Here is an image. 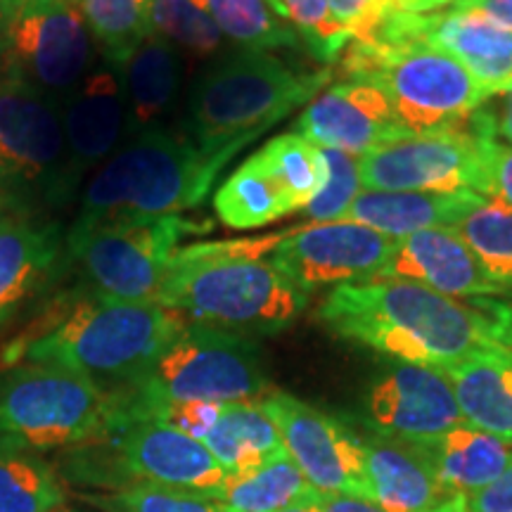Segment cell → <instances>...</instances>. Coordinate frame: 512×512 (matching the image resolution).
Wrapping results in <instances>:
<instances>
[{
	"label": "cell",
	"mask_w": 512,
	"mask_h": 512,
	"mask_svg": "<svg viewBox=\"0 0 512 512\" xmlns=\"http://www.w3.org/2000/svg\"><path fill=\"white\" fill-rule=\"evenodd\" d=\"M366 446V498L387 512H432L453 494L408 441L373 437Z\"/></svg>",
	"instance_id": "23"
},
{
	"label": "cell",
	"mask_w": 512,
	"mask_h": 512,
	"mask_svg": "<svg viewBox=\"0 0 512 512\" xmlns=\"http://www.w3.org/2000/svg\"><path fill=\"white\" fill-rule=\"evenodd\" d=\"M294 133L328 150L363 157L377 147L411 138L396 117L382 91L366 81H339L316 95L302 117L294 121Z\"/></svg>",
	"instance_id": "18"
},
{
	"label": "cell",
	"mask_w": 512,
	"mask_h": 512,
	"mask_svg": "<svg viewBox=\"0 0 512 512\" xmlns=\"http://www.w3.org/2000/svg\"><path fill=\"white\" fill-rule=\"evenodd\" d=\"M221 223L235 230L261 228L294 214V207L261 157L254 155L230 174L214 195Z\"/></svg>",
	"instance_id": "28"
},
{
	"label": "cell",
	"mask_w": 512,
	"mask_h": 512,
	"mask_svg": "<svg viewBox=\"0 0 512 512\" xmlns=\"http://www.w3.org/2000/svg\"><path fill=\"white\" fill-rule=\"evenodd\" d=\"M394 249V238L361 223H309L287 230L268 259L297 290L311 294L325 285L380 278Z\"/></svg>",
	"instance_id": "14"
},
{
	"label": "cell",
	"mask_w": 512,
	"mask_h": 512,
	"mask_svg": "<svg viewBox=\"0 0 512 512\" xmlns=\"http://www.w3.org/2000/svg\"><path fill=\"white\" fill-rule=\"evenodd\" d=\"M211 19L219 24L223 36L242 50L299 48L297 31L275 12L268 0H197Z\"/></svg>",
	"instance_id": "31"
},
{
	"label": "cell",
	"mask_w": 512,
	"mask_h": 512,
	"mask_svg": "<svg viewBox=\"0 0 512 512\" xmlns=\"http://www.w3.org/2000/svg\"><path fill=\"white\" fill-rule=\"evenodd\" d=\"M0 176L43 192L50 204L74 195L60 102L8 74H0Z\"/></svg>",
	"instance_id": "12"
},
{
	"label": "cell",
	"mask_w": 512,
	"mask_h": 512,
	"mask_svg": "<svg viewBox=\"0 0 512 512\" xmlns=\"http://www.w3.org/2000/svg\"><path fill=\"white\" fill-rule=\"evenodd\" d=\"M259 403L278 427L285 453L318 494L366 498V446L349 427L285 392H271Z\"/></svg>",
	"instance_id": "15"
},
{
	"label": "cell",
	"mask_w": 512,
	"mask_h": 512,
	"mask_svg": "<svg viewBox=\"0 0 512 512\" xmlns=\"http://www.w3.org/2000/svg\"><path fill=\"white\" fill-rule=\"evenodd\" d=\"M484 155H486V197L489 200L503 202L505 207L512 209V147H505L496 140H484Z\"/></svg>",
	"instance_id": "40"
},
{
	"label": "cell",
	"mask_w": 512,
	"mask_h": 512,
	"mask_svg": "<svg viewBox=\"0 0 512 512\" xmlns=\"http://www.w3.org/2000/svg\"><path fill=\"white\" fill-rule=\"evenodd\" d=\"M110 448V470L117 472L112 489L133 484H155L204 494L219 501L228 472L200 439L155 420L124 422L105 441Z\"/></svg>",
	"instance_id": "13"
},
{
	"label": "cell",
	"mask_w": 512,
	"mask_h": 512,
	"mask_svg": "<svg viewBox=\"0 0 512 512\" xmlns=\"http://www.w3.org/2000/svg\"><path fill=\"white\" fill-rule=\"evenodd\" d=\"M484 140L470 124L403 138L358 157V176L363 190H475L486 197Z\"/></svg>",
	"instance_id": "11"
},
{
	"label": "cell",
	"mask_w": 512,
	"mask_h": 512,
	"mask_svg": "<svg viewBox=\"0 0 512 512\" xmlns=\"http://www.w3.org/2000/svg\"><path fill=\"white\" fill-rule=\"evenodd\" d=\"M323 152L325 159H328V183L306 204L302 214L306 219L318 223L344 221L358 192L363 190L361 176H358V157H351L339 150H328V147H323Z\"/></svg>",
	"instance_id": "38"
},
{
	"label": "cell",
	"mask_w": 512,
	"mask_h": 512,
	"mask_svg": "<svg viewBox=\"0 0 512 512\" xmlns=\"http://www.w3.org/2000/svg\"><path fill=\"white\" fill-rule=\"evenodd\" d=\"M150 34L195 57L221 55L228 38L197 0H152Z\"/></svg>",
	"instance_id": "34"
},
{
	"label": "cell",
	"mask_w": 512,
	"mask_h": 512,
	"mask_svg": "<svg viewBox=\"0 0 512 512\" xmlns=\"http://www.w3.org/2000/svg\"><path fill=\"white\" fill-rule=\"evenodd\" d=\"M332 19L349 41L363 38L394 12L392 0H330Z\"/></svg>",
	"instance_id": "39"
},
{
	"label": "cell",
	"mask_w": 512,
	"mask_h": 512,
	"mask_svg": "<svg viewBox=\"0 0 512 512\" xmlns=\"http://www.w3.org/2000/svg\"><path fill=\"white\" fill-rule=\"evenodd\" d=\"M202 444L219 460L228 477L245 475L285 453L278 427L259 401L223 403L214 430Z\"/></svg>",
	"instance_id": "27"
},
{
	"label": "cell",
	"mask_w": 512,
	"mask_h": 512,
	"mask_svg": "<svg viewBox=\"0 0 512 512\" xmlns=\"http://www.w3.org/2000/svg\"><path fill=\"white\" fill-rule=\"evenodd\" d=\"M432 512H467V498L463 494H453L451 498H446L439 508H434Z\"/></svg>",
	"instance_id": "48"
},
{
	"label": "cell",
	"mask_w": 512,
	"mask_h": 512,
	"mask_svg": "<svg viewBox=\"0 0 512 512\" xmlns=\"http://www.w3.org/2000/svg\"><path fill=\"white\" fill-rule=\"evenodd\" d=\"M79 10L107 60L117 67L150 36L152 0H79Z\"/></svg>",
	"instance_id": "33"
},
{
	"label": "cell",
	"mask_w": 512,
	"mask_h": 512,
	"mask_svg": "<svg viewBox=\"0 0 512 512\" xmlns=\"http://www.w3.org/2000/svg\"><path fill=\"white\" fill-rule=\"evenodd\" d=\"M188 318L162 304L119 302L95 290L57 297L17 335L0 366L46 363L105 382L133 384L157 363Z\"/></svg>",
	"instance_id": "2"
},
{
	"label": "cell",
	"mask_w": 512,
	"mask_h": 512,
	"mask_svg": "<svg viewBox=\"0 0 512 512\" xmlns=\"http://www.w3.org/2000/svg\"><path fill=\"white\" fill-rule=\"evenodd\" d=\"M72 3H76V5H79V0H72Z\"/></svg>",
	"instance_id": "52"
},
{
	"label": "cell",
	"mask_w": 512,
	"mask_h": 512,
	"mask_svg": "<svg viewBox=\"0 0 512 512\" xmlns=\"http://www.w3.org/2000/svg\"><path fill=\"white\" fill-rule=\"evenodd\" d=\"M81 498L102 512H233L211 496L155 484H126L105 494H81Z\"/></svg>",
	"instance_id": "36"
},
{
	"label": "cell",
	"mask_w": 512,
	"mask_h": 512,
	"mask_svg": "<svg viewBox=\"0 0 512 512\" xmlns=\"http://www.w3.org/2000/svg\"><path fill=\"white\" fill-rule=\"evenodd\" d=\"M275 12L297 31L302 46L318 62H337L349 46L330 12V0H268Z\"/></svg>",
	"instance_id": "37"
},
{
	"label": "cell",
	"mask_w": 512,
	"mask_h": 512,
	"mask_svg": "<svg viewBox=\"0 0 512 512\" xmlns=\"http://www.w3.org/2000/svg\"><path fill=\"white\" fill-rule=\"evenodd\" d=\"M0 74H3V43H0Z\"/></svg>",
	"instance_id": "50"
},
{
	"label": "cell",
	"mask_w": 512,
	"mask_h": 512,
	"mask_svg": "<svg viewBox=\"0 0 512 512\" xmlns=\"http://www.w3.org/2000/svg\"><path fill=\"white\" fill-rule=\"evenodd\" d=\"M320 512H387L363 496L320 494Z\"/></svg>",
	"instance_id": "43"
},
{
	"label": "cell",
	"mask_w": 512,
	"mask_h": 512,
	"mask_svg": "<svg viewBox=\"0 0 512 512\" xmlns=\"http://www.w3.org/2000/svg\"><path fill=\"white\" fill-rule=\"evenodd\" d=\"M285 233L181 247L169 264L159 304L190 323L240 335L285 330L309 302V294L268 259Z\"/></svg>",
	"instance_id": "3"
},
{
	"label": "cell",
	"mask_w": 512,
	"mask_h": 512,
	"mask_svg": "<svg viewBox=\"0 0 512 512\" xmlns=\"http://www.w3.org/2000/svg\"><path fill=\"white\" fill-rule=\"evenodd\" d=\"M235 155L233 150L204 152L166 128L126 138L86 183L67 242L112 223L181 216L200 207Z\"/></svg>",
	"instance_id": "4"
},
{
	"label": "cell",
	"mask_w": 512,
	"mask_h": 512,
	"mask_svg": "<svg viewBox=\"0 0 512 512\" xmlns=\"http://www.w3.org/2000/svg\"><path fill=\"white\" fill-rule=\"evenodd\" d=\"M467 425L512 444V349L496 347L441 370Z\"/></svg>",
	"instance_id": "24"
},
{
	"label": "cell",
	"mask_w": 512,
	"mask_h": 512,
	"mask_svg": "<svg viewBox=\"0 0 512 512\" xmlns=\"http://www.w3.org/2000/svg\"><path fill=\"white\" fill-rule=\"evenodd\" d=\"M467 124L482 136L496 140L505 147H512V91L503 93L496 107H479Z\"/></svg>",
	"instance_id": "41"
},
{
	"label": "cell",
	"mask_w": 512,
	"mask_h": 512,
	"mask_svg": "<svg viewBox=\"0 0 512 512\" xmlns=\"http://www.w3.org/2000/svg\"><path fill=\"white\" fill-rule=\"evenodd\" d=\"M330 79L332 69L299 72L273 53L238 48L195 81L185 131L204 152H240L323 93Z\"/></svg>",
	"instance_id": "5"
},
{
	"label": "cell",
	"mask_w": 512,
	"mask_h": 512,
	"mask_svg": "<svg viewBox=\"0 0 512 512\" xmlns=\"http://www.w3.org/2000/svg\"><path fill=\"white\" fill-rule=\"evenodd\" d=\"M508 294H512V292H508ZM489 306L494 309L496 318L501 320L505 337H508V344L512 347V297L508 299V302H501V299H489Z\"/></svg>",
	"instance_id": "47"
},
{
	"label": "cell",
	"mask_w": 512,
	"mask_h": 512,
	"mask_svg": "<svg viewBox=\"0 0 512 512\" xmlns=\"http://www.w3.org/2000/svg\"><path fill=\"white\" fill-rule=\"evenodd\" d=\"M451 494L470 496L491 484L512 463V444L472 425L408 441Z\"/></svg>",
	"instance_id": "25"
},
{
	"label": "cell",
	"mask_w": 512,
	"mask_h": 512,
	"mask_svg": "<svg viewBox=\"0 0 512 512\" xmlns=\"http://www.w3.org/2000/svg\"><path fill=\"white\" fill-rule=\"evenodd\" d=\"M467 498V512H512V463L484 489Z\"/></svg>",
	"instance_id": "42"
},
{
	"label": "cell",
	"mask_w": 512,
	"mask_h": 512,
	"mask_svg": "<svg viewBox=\"0 0 512 512\" xmlns=\"http://www.w3.org/2000/svg\"><path fill=\"white\" fill-rule=\"evenodd\" d=\"M124 389L145 403H240L271 394L254 339L190 320L155 366Z\"/></svg>",
	"instance_id": "8"
},
{
	"label": "cell",
	"mask_w": 512,
	"mask_h": 512,
	"mask_svg": "<svg viewBox=\"0 0 512 512\" xmlns=\"http://www.w3.org/2000/svg\"><path fill=\"white\" fill-rule=\"evenodd\" d=\"M318 320L339 339L434 370L510 347L489 299L465 304L411 280L339 285L320 304Z\"/></svg>",
	"instance_id": "1"
},
{
	"label": "cell",
	"mask_w": 512,
	"mask_h": 512,
	"mask_svg": "<svg viewBox=\"0 0 512 512\" xmlns=\"http://www.w3.org/2000/svg\"><path fill=\"white\" fill-rule=\"evenodd\" d=\"M209 230V223L183 216L126 221L64 240V254L86 275L95 292L119 302L159 304L169 264L183 238Z\"/></svg>",
	"instance_id": "10"
},
{
	"label": "cell",
	"mask_w": 512,
	"mask_h": 512,
	"mask_svg": "<svg viewBox=\"0 0 512 512\" xmlns=\"http://www.w3.org/2000/svg\"><path fill=\"white\" fill-rule=\"evenodd\" d=\"M316 494L318 491L309 484V479L283 453L252 472L228 477L219 501L233 512H280L287 505L306 501Z\"/></svg>",
	"instance_id": "30"
},
{
	"label": "cell",
	"mask_w": 512,
	"mask_h": 512,
	"mask_svg": "<svg viewBox=\"0 0 512 512\" xmlns=\"http://www.w3.org/2000/svg\"><path fill=\"white\" fill-rule=\"evenodd\" d=\"M486 200L475 190L456 192H387L361 190L344 216V221L361 223L401 240L427 228H456L460 221Z\"/></svg>",
	"instance_id": "22"
},
{
	"label": "cell",
	"mask_w": 512,
	"mask_h": 512,
	"mask_svg": "<svg viewBox=\"0 0 512 512\" xmlns=\"http://www.w3.org/2000/svg\"><path fill=\"white\" fill-rule=\"evenodd\" d=\"M453 8L477 10L503 27L512 29V0H458Z\"/></svg>",
	"instance_id": "44"
},
{
	"label": "cell",
	"mask_w": 512,
	"mask_h": 512,
	"mask_svg": "<svg viewBox=\"0 0 512 512\" xmlns=\"http://www.w3.org/2000/svg\"><path fill=\"white\" fill-rule=\"evenodd\" d=\"M55 512H72V510H62V508H60V510H55Z\"/></svg>",
	"instance_id": "51"
},
{
	"label": "cell",
	"mask_w": 512,
	"mask_h": 512,
	"mask_svg": "<svg viewBox=\"0 0 512 512\" xmlns=\"http://www.w3.org/2000/svg\"><path fill=\"white\" fill-rule=\"evenodd\" d=\"M121 425L117 389L46 363H19L0 373V437L41 448L88 446Z\"/></svg>",
	"instance_id": "7"
},
{
	"label": "cell",
	"mask_w": 512,
	"mask_h": 512,
	"mask_svg": "<svg viewBox=\"0 0 512 512\" xmlns=\"http://www.w3.org/2000/svg\"><path fill=\"white\" fill-rule=\"evenodd\" d=\"M0 209H29V190L0 176Z\"/></svg>",
	"instance_id": "46"
},
{
	"label": "cell",
	"mask_w": 512,
	"mask_h": 512,
	"mask_svg": "<svg viewBox=\"0 0 512 512\" xmlns=\"http://www.w3.org/2000/svg\"><path fill=\"white\" fill-rule=\"evenodd\" d=\"M380 278L411 280L446 297L472 302L508 294L491 278L456 228H427L396 240L392 259Z\"/></svg>",
	"instance_id": "20"
},
{
	"label": "cell",
	"mask_w": 512,
	"mask_h": 512,
	"mask_svg": "<svg viewBox=\"0 0 512 512\" xmlns=\"http://www.w3.org/2000/svg\"><path fill=\"white\" fill-rule=\"evenodd\" d=\"M67 181L76 192L83 176L110 159L126 140V98L117 64L91 67L76 88L60 102Z\"/></svg>",
	"instance_id": "19"
},
{
	"label": "cell",
	"mask_w": 512,
	"mask_h": 512,
	"mask_svg": "<svg viewBox=\"0 0 512 512\" xmlns=\"http://www.w3.org/2000/svg\"><path fill=\"white\" fill-rule=\"evenodd\" d=\"M456 230L479 256L491 278L512 292V209L486 197Z\"/></svg>",
	"instance_id": "35"
},
{
	"label": "cell",
	"mask_w": 512,
	"mask_h": 512,
	"mask_svg": "<svg viewBox=\"0 0 512 512\" xmlns=\"http://www.w3.org/2000/svg\"><path fill=\"white\" fill-rule=\"evenodd\" d=\"M373 34L420 41L451 55L472 74L489 98L512 91V29L482 12L460 8L434 15L392 12Z\"/></svg>",
	"instance_id": "16"
},
{
	"label": "cell",
	"mask_w": 512,
	"mask_h": 512,
	"mask_svg": "<svg viewBox=\"0 0 512 512\" xmlns=\"http://www.w3.org/2000/svg\"><path fill=\"white\" fill-rule=\"evenodd\" d=\"M64 489L34 448L0 437V512H55Z\"/></svg>",
	"instance_id": "29"
},
{
	"label": "cell",
	"mask_w": 512,
	"mask_h": 512,
	"mask_svg": "<svg viewBox=\"0 0 512 512\" xmlns=\"http://www.w3.org/2000/svg\"><path fill=\"white\" fill-rule=\"evenodd\" d=\"M280 512H320V494L306 498V501L287 505V508L280 510Z\"/></svg>",
	"instance_id": "49"
},
{
	"label": "cell",
	"mask_w": 512,
	"mask_h": 512,
	"mask_svg": "<svg viewBox=\"0 0 512 512\" xmlns=\"http://www.w3.org/2000/svg\"><path fill=\"white\" fill-rule=\"evenodd\" d=\"M366 420L380 437L413 441L465 425L451 382L441 370L396 363L370 384Z\"/></svg>",
	"instance_id": "17"
},
{
	"label": "cell",
	"mask_w": 512,
	"mask_h": 512,
	"mask_svg": "<svg viewBox=\"0 0 512 512\" xmlns=\"http://www.w3.org/2000/svg\"><path fill=\"white\" fill-rule=\"evenodd\" d=\"M339 60L347 79L384 93L411 136L460 128L491 100L463 64L420 41L370 34L351 41Z\"/></svg>",
	"instance_id": "6"
},
{
	"label": "cell",
	"mask_w": 512,
	"mask_h": 512,
	"mask_svg": "<svg viewBox=\"0 0 512 512\" xmlns=\"http://www.w3.org/2000/svg\"><path fill=\"white\" fill-rule=\"evenodd\" d=\"M256 155L283 185L294 211H302L328 183V159L323 147L299 133H283L261 147Z\"/></svg>",
	"instance_id": "32"
},
{
	"label": "cell",
	"mask_w": 512,
	"mask_h": 512,
	"mask_svg": "<svg viewBox=\"0 0 512 512\" xmlns=\"http://www.w3.org/2000/svg\"><path fill=\"white\" fill-rule=\"evenodd\" d=\"M3 74L62 102L91 72L95 46L72 0H0Z\"/></svg>",
	"instance_id": "9"
},
{
	"label": "cell",
	"mask_w": 512,
	"mask_h": 512,
	"mask_svg": "<svg viewBox=\"0 0 512 512\" xmlns=\"http://www.w3.org/2000/svg\"><path fill=\"white\" fill-rule=\"evenodd\" d=\"M126 98V138L159 128L181 91V53L150 34L119 67Z\"/></svg>",
	"instance_id": "26"
},
{
	"label": "cell",
	"mask_w": 512,
	"mask_h": 512,
	"mask_svg": "<svg viewBox=\"0 0 512 512\" xmlns=\"http://www.w3.org/2000/svg\"><path fill=\"white\" fill-rule=\"evenodd\" d=\"M64 240L60 226L27 209H0V330L53 278Z\"/></svg>",
	"instance_id": "21"
},
{
	"label": "cell",
	"mask_w": 512,
	"mask_h": 512,
	"mask_svg": "<svg viewBox=\"0 0 512 512\" xmlns=\"http://www.w3.org/2000/svg\"><path fill=\"white\" fill-rule=\"evenodd\" d=\"M458 0H392L394 12L403 15H434V12L453 8Z\"/></svg>",
	"instance_id": "45"
}]
</instances>
